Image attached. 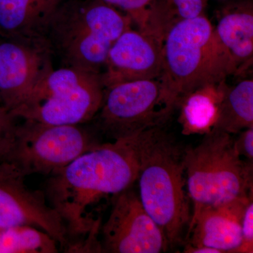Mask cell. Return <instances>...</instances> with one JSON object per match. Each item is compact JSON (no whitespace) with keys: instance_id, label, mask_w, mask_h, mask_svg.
I'll return each instance as SVG.
<instances>
[{"instance_id":"6da1fadb","label":"cell","mask_w":253,"mask_h":253,"mask_svg":"<svg viewBox=\"0 0 253 253\" xmlns=\"http://www.w3.org/2000/svg\"><path fill=\"white\" fill-rule=\"evenodd\" d=\"M148 129L113 142L100 143L50 174L44 196L66 226L68 252H76L83 239L82 251H84L96 241L101 222L91 211L95 205L137 181Z\"/></svg>"},{"instance_id":"7a4b0ae2","label":"cell","mask_w":253,"mask_h":253,"mask_svg":"<svg viewBox=\"0 0 253 253\" xmlns=\"http://www.w3.org/2000/svg\"><path fill=\"white\" fill-rule=\"evenodd\" d=\"M184 152L163 126L148 129L141 149L138 196L169 249L182 243L191 218L184 189Z\"/></svg>"},{"instance_id":"3957f363","label":"cell","mask_w":253,"mask_h":253,"mask_svg":"<svg viewBox=\"0 0 253 253\" xmlns=\"http://www.w3.org/2000/svg\"><path fill=\"white\" fill-rule=\"evenodd\" d=\"M163 54L161 78L173 112L191 91L219 84L233 75L229 57L204 14L169 21L163 37Z\"/></svg>"},{"instance_id":"277c9868","label":"cell","mask_w":253,"mask_h":253,"mask_svg":"<svg viewBox=\"0 0 253 253\" xmlns=\"http://www.w3.org/2000/svg\"><path fill=\"white\" fill-rule=\"evenodd\" d=\"M131 22L101 0H66L44 37L63 66L101 73L111 46Z\"/></svg>"},{"instance_id":"5b68a950","label":"cell","mask_w":253,"mask_h":253,"mask_svg":"<svg viewBox=\"0 0 253 253\" xmlns=\"http://www.w3.org/2000/svg\"><path fill=\"white\" fill-rule=\"evenodd\" d=\"M191 217L206 207L253 196V163L240 156L232 134L212 129L197 146L184 149Z\"/></svg>"},{"instance_id":"8992f818","label":"cell","mask_w":253,"mask_h":253,"mask_svg":"<svg viewBox=\"0 0 253 253\" xmlns=\"http://www.w3.org/2000/svg\"><path fill=\"white\" fill-rule=\"evenodd\" d=\"M104 94L101 73L62 66L50 71L10 113L42 124L84 125L99 112Z\"/></svg>"},{"instance_id":"52a82bcc","label":"cell","mask_w":253,"mask_h":253,"mask_svg":"<svg viewBox=\"0 0 253 253\" xmlns=\"http://www.w3.org/2000/svg\"><path fill=\"white\" fill-rule=\"evenodd\" d=\"M100 143L83 125L51 126L30 121L17 125L6 161L26 176L50 175Z\"/></svg>"},{"instance_id":"ba28073f","label":"cell","mask_w":253,"mask_h":253,"mask_svg":"<svg viewBox=\"0 0 253 253\" xmlns=\"http://www.w3.org/2000/svg\"><path fill=\"white\" fill-rule=\"evenodd\" d=\"M161 78L126 82L105 89L104 101L92 121L113 140L163 126L172 116Z\"/></svg>"},{"instance_id":"9c48e42d","label":"cell","mask_w":253,"mask_h":253,"mask_svg":"<svg viewBox=\"0 0 253 253\" xmlns=\"http://www.w3.org/2000/svg\"><path fill=\"white\" fill-rule=\"evenodd\" d=\"M44 36L0 37V104L14 111L54 69Z\"/></svg>"},{"instance_id":"30bf717a","label":"cell","mask_w":253,"mask_h":253,"mask_svg":"<svg viewBox=\"0 0 253 253\" xmlns=\"http://www.w3.org/2000/svg\"><path fill=\"white\" fill-rule=\"evenodd\" d=\"M26 178L12 163L0 162V230L34 226L56 240L61 249H67L69 240L62 219L44 194L28 187Z\"/></svg>"},{"instance_id":"8fae6325","label":"cell","mask_w":253,"mask_h":253,"mask_svg":"<svg viewBox=\"0 0 253 253\" xmlns=\"http://www.w3.org/2000/svg\"><path fill=\"white\" fill-rule=\"evenodd\" d=\"M99 231L101 253H160L169 249L131 186L113 196L109 217Z\"/></svg>"},{"instance_id":"7c38bea8","label":"cell","mask_w":253,"mask_h":253,"mask_svg":"<svg viewBox=\"0 0 253 253\" xmlns=\"http://www.w3.org/2000/svg\"><path fill=\"white\" fill-rule=\"evenodd\" d=\"M165 31L163 26L126 30L111 46L101 73L105 89L126 82L161 77Z\"/></svg>"},{"instance_id":"4fadbf2b","label":"cell","mask_w":253,"mask_h":253,"mask_svg":"<svg viewBox=\"0 0 253 253\" xmlns=\"http://www.w3.org/2000/svg\"><path fill=\"white\" fill-rule=\"evenodd\" d=\"M251 199L253 196L201 209L191 218L186 235L191 239L187 244L212 248L221 253H235L241 244L243 214Z\"/></svg>"},{"instance_id":"5bb4252c","label":"cell","mask_w":253,"mask_h":253,"mask_svg":"<svg viewBox=\"0 0 253 253\" xmlns=\"http://www.w3.org/2000/svg\"><path fill=\"white\" fill-rule=\"evenodd\" d=\"M214 29L230 61L233 75L249 69L253 57L252 4L244 2L229 6Z\"/></svg>"},{"instance_id":"9a60e30c","label":"cell","mask_w":253,"mask_h":253,"mask_svg":"<svg viewBox=\"0 0 253 253\" xmlns=\"http://www.w3.org/2000/svg\"><path fill=\"white\" fill-rule=\"evenodd\" d=\"M66 0H0V37L44 36Z\"/></svg>"},{"instance_id":"2e32d148","label":"cell","mask_w":253,"mask_h":253,"mask_svg":"<svg viewBox=\"0 0 253 253\" xmlns=\"http://www.w3.org/2000/svg\"><path fill=\"white\" fill-rule=\"evenodd\" d=\"M225 81L208 84L191 91L181 100L180 121L183 133L206 134L212 129L217 117L218 106Z\"/></svg>"},{"instance_id":"e0dca14e","label":"cell","mask_w":253,"mask_h":253,"mask_svg":"<svg viewBox=\"0 0 253 253\" xmlns=\"http://www.w3.org/2000/svg\"><path fill=\"white\" fill-rule=\"evenodd\" d=\"M253 126V81L244 80L224 87L212 129L237 134Z\"/></svg>"},{"instance_id":"ac0fdd59","label":"cell","mask_w":253,"mask_h":253,"mask_svg":"<svg viewBox=\"0 0 253 253\" xmlns=\"http://www.w3.org/2000/svg\"><path fill=\"white\" fill-rule=\"evenodd\" d=\"M59 244L44 231L31 226L0 230V253H56Z\"/></svg>"},{"instance_id":"d6986e66","label":"cell","mask_w":253,"mask_h":253,"mask_svg":"<svg viewBox=\"0 0 253 253\" xmlns=\"http://www.w3.org/2000/svg\"><path fill=\"white\" fill-rule=\"evenodd\" d=\"M113 7L126 11L139 29H147L158 25L157 13L151 9V0H101Z\"/></svg>"},{"instance_id":"ffe728a7","label":"cell","mask_w":253,"mask_h":253,"mask_svg":"<svg viewBox=\"0 0 253 253\" xmlns=\"http://www.w3.org/2000/svg\"><path fill=\"white\" fill-rule=\"evenodd\" d=\"M17 120L0 104V162L6 161L12 147Z\"/></svg>"},{"instance_id":"44dd1931","label":"cell","mask_w":253,"mask_h":253,"mask_svg":"<svg viewBox=\"0 0 253 253\" xmlns=\"http://www.w3.org/2000/svg\"><path fill=\"white\" fill-rule=\"evenodd\" d=\"M253 253V199L245 208L241 222V244L234 253Z\"/></svg>"},{"instance_id":"7402d4cb","label":"cell","mask_w":253,"mask_h":253,"mask_svg":"<svg viewBox=\"0 0 253 253\" xmlns=\"http://www.w3.org/2000/svg\"><path fill=\"white\" fill-rule=\"evenodd\" d=\"M208 0H169L179 18L187 19L203 15Z\"/></svg>"},{"instance_id":"603a6c76","label":"cell","mask_w":253,"mask_h":253,"mask_svg":"<svg viewBox=\"0 0 253 253\" xmlns=\"http://www.w3.org/2000/svg\"><path fill=\"white\" fill-rule=\"evenodd\" d=\"M236 149L241 156H245L249 162L253 160V126L241 131L239 139H235Z\"/></svg>"},{"instance_id":"cb8c5ba5","label":"cell","mask_w":253,"mask_h":253,"mask_svg":"<svg viewBox=\"0 0 253 253\" xmlns=\"http://www.w3.org/2000/svg\"><path fill=\"white\" fill-rule=\"evenodd\" d=\"M184 253H221L220 251L217 250L212 249V248L204 247V246H190L186 244L185 249L184 250Z\"/></svg>"},{"instance_id":"d4e9b609","label":"cell","mask_w":253,"mask_h":253,"mask_svg":"<svg viewBox=\"0 0 253 253\" xmlns=\"http://www.w3.org/2000/svg\"><path fill=\"white\" fill-rule=\"evenodd\" d=\"M221 1H232V0H221Z\"/></svg>"},{"instance_id":"484cf974","label":"cell","mask_w":253,"mask_h":253,"mask_svg":"<svg viewBox=\"0 0 253 253\" xmlns=\"http://www.w3.org/2000/svg\"><path fill=\"white\" fill-rule=\"evenodd\" d=\"M168 1H169V0H168Z\"/></svg>"}]
</instances>
